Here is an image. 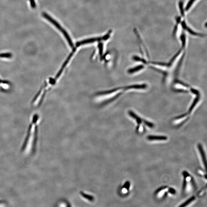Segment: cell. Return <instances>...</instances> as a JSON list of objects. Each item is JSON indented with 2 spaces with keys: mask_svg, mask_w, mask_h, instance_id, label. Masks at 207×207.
<instances>
[{
  "mask_svg": "<svg viewBox=\"0 0 207 207\" xmlns=\"http://www.w3.org/2000/svg\"><path fill=\"white\" fill-rule=\"evenodd\" d=\"M12 55L10 53H4L0 54V58H11Z\"/></svg>",
  "mask_w": 207,
  "mask_h": 207,
  "instance_id": "30bf717a",
  "label": "cell"
},
{
  "mask_svg": "<svg viewBox=\"0 0 207 207\" xmlns=\"http://www.w3.org/2000/svg\"><path fill=\"white\" fill-rule=\"evenodd\" d=\"M11 87L10 82L0 78V92H7L11 90Z\"/></svg>",
  "mask_w": 207,
  "mask_h": 207,
  "instance_id": "277c9868",
  "label": "cell"
},
{
  "mask_svg": "<svg viewBox=\"0 0 207 207\" xmlns=\"http://www.w3.org/2000/svg\"><path fill=\"white\" fill-rule=\"evenodd\" d=\"M198 147L200 153L201 154V155L202 158V160H203L204 164L205 167L206 168V157H205V152H204L203 147H202L201 145L200 144L198 145Z\"/></svg>",
  "mask_w": 207,
  "mask_h": 207,
  "instance_id": "52a82bcc",
  "label": "cell"
},
{
  "mask_svg": "<svg viewBox=\"0 0 207 207\" xmlns=\"http://www.w3.org/2000/svg\"><path fill=\"white\" fill-rule=\"evenodd\" d=\"M99 48L100 55L101 56L102 55L103 52V45L102 44H100L99 45Z\"/></svg>",
  "mask_w": 207,
  "mask_h": 207,
  "instance_id": "4fadbf2b",
  "label": "cell"
},
{
  "mask_svg": "<svg viewBox=\"0 0 207 207\" xmlns=\"http://www.w3.org/2000/svg\"><path fill=\"white\" fill-rule=\"evenodd\" d=\"M111 32H109L108 34H107L106 35H105L103 37L85 39V40L77 42L76 44V45L77 47H78L81 45H85V44H86L92 43L95 42H97V41L106 40L107 39H108L109 37L110 34H111Z\"/></svg>",
  "mask_w": 207,
  "mask_h": 207,
  "instance_id": "3957f363",
  "label": "cell"
},
{
  "mask_svg": "<svg viewBox=\"0 0 207 207\" xmlns=\"http://www.w3.org/2000/svg\"><path fill=\"white\" fill-rule=\"evenodd\" d=\"M39 119V115L37 114L33 116L21 148L22 152L33 153L35 151L38 138Z\"/></svg>",
  "mask_w": 207,
  "mask_h": 207,
  "instance_id": "6da1fadb",
  "label": "cell"
},
{
  "mask_svg": "<svg viewBox=\"0 0 207 207\" xmlns=\"http://www.w3.org/2000/svg\"><path fill=\"white\" fill-rule=\"evenodd\" d=\"M119 88L111 90V91L100 92V93H99V94H110L111 93H113V92L117 91V90H119Z\"/></svg>",
  "mask_w": 207,
  "mask_h": 207,
  "instance_id": "7c38bea8",
  "label": "cell"
},
{
  "mask_svg": "<svg viewBox=\"0 0 207 207\" xmlns=\"http://www.w3.org/2000/svg\"><path fill=\"white\" fill-rule=\"evenodd\" d=\"M195 199V197L194 196H192L189 199L187 200L186 202H185V203H184L183 204L181 205L180 207H184L187 206V205L189 204L190 203H191L192 201H193Z\"/></svg>",
  "mask_w": 207,
  "mask_h": 207,
  "instance_id": "9c48e42d",
  "label": "cell"
},
{
  "mask_svg": "<svg viewBox=\"0 0 207 207\" xmlns=\"http://www.w3.org/2000/svg\"><path fill=\"white\" fill-rule=\"evenodd\" d=\"M147 139L150 140H166L167 137L164 136H148Z\"/></svg>",
  "mask_w": 207,
  "mask_h": 207,
  "instance_id": "8992f818",
  "label": "cell"
},
{
  "mask_svg": "<svg viewBox=\"0 0 207 207\" xmlns=\"http://www.w3.org/2000/svg\"><path fill=\"white\" fill-rule=\"evenodd\" d=\"M80 195H81L84 198L89 200V201H93L94 200V197L92 196L87 195L86 194L84 193L83 191H80Z\"/></svg>",
  "mask_w": 207,
  "mask_h": 207,
  "instance_id": "ba28073f",
  "label": "cell"
},
{
  "mask_svg": "<svg viewBox=\"0 0 207 207\" xmlns=\"http://www.w3.org/2000/svg\"><path fill=\"white\" fill-rule=\"evenodd\" d=\"M76 50V49H74L73 51V52L71 53L70 54V55H69V56L68 57V58L67 59V60H66V61L65 62V63L63 64V66H62V67L61 68L60 70V71L58 72V73L56 75V76L55 77V79L56 80H57L58 78L59 77V76H60V75H61V74L62 73V71H63V70H64V68H65V67L67 65V63H68V62L69 61V60H70L71 58V57L72 56V55H73V54L74 53V52Z\"/></svg>",
  "mask_w": 207,
  "mask_h": 207,
  "instance_id": "5b68a950",
  "label": "cell"
},
{
  "mask_svg": "<svg viewBox=\"0 0 207 207\" xmlns=\"http://www.w3.org/2000/svg\"><path fill=\"white\" fill-rule=\"evenodd\" d=\"M43 17L44 18H45L46 19H47L48 21H49V22L53 24L54 25H55L59 30H60L61 32H62V33L64 34V37H65L66 39H67L69 45H70L71 47L73 48L74 47L73 44V42H72V40L71 39L70 36H69L68 34L67 33V31H66L59 24L58 22H57L55 19H53L51 17H50V16H49L48 14H46L45 13H44L43 14Z\"/></svg>",
  "mask_w": 207,
  "mask_h": 207,
  "instance_id": "7a4b0ae2",
  "label": "cell"
},
{
  "mask_svg": "<svg viewBox=\"0 0 207 207\" xmlns=\"http://www.w3.org/2000/svg\"><path fill=\"white\" fill-rule=\"evenodd\" d=\"M169 191H170V193L172 194H174L175 193V190H174L172 188H170V190H169Z\"/></svg>",
  "mask_w": 207,
  "mask_h": 207,
  "instance_id": "e0dca14e",
  "label": "cell"
},
{
  "mask_svg": "<svg viewBox=\"0 0 207 207\" xmlns=\"http://www.w3.org/2000/svg\"><path fill=\"white\" fill-rule=\"evenodd\" d=\"M130 186V182H126V183H125L124 185V188L126 189V190H129Z\"/></svg>",
  "mask_w": 207,
  "mask_h": 207,
  "instance_id": "5bb4252c",
  "label": "cell"
},
{
  "mask_svg": "<svg viewBox=\"0 0 207 207\" xmlns=\"http://www.w3.org/2000/svg\"><path fill=\"white\" fill-rule=\"evenodd\" d=\"M196 1V0H190L188 2V4H187L185 10L186 11H188L190 9L191 6L193 5V4Z\"/></svg>",
  "mask_w": 207,
  "mask_h": 207,
  "instance_id": "8fae6325",
  "label": "cell"
},
{
  "mask_svg": "<svg viewBox=\"0 0 207 207\" xmlns=\"http://www.w3.org/2000/svg\"><path fill=\"white\" fill-rule=\"evenodd\" d=\"M186 179H185V180L184 181V183L183 184V190H184L185 189V188H186Z\"/></svg>",
  "mask_w": 207,
  "mask_h": 207,
  "instance_id": "2e32d148",
  "label": "cell"
},
{
  "mask_svg": "<svg viewBox=\"0 0 207 207\" xmlns=\"http://www.w3.org/2000/svg\"><path fill=\"white\" fill-rule=\"evenodd\" d=\"M183 173L184 177H185V178H186V177H188L189 176V175L188 172H184Z\"/></svg>",
  "mask_w": 207,
  "mask_h": 207,
  "instance_id": "9a60e30c",
  "label": "cell"
}]
</instances>
